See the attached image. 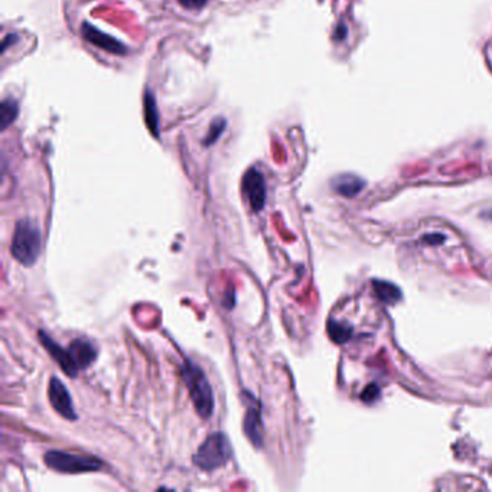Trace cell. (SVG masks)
Wrapping results in <instances>:
<instances>
[{"label":"cell","instance_id":"cell-8","mask_svg":"<svg viewBox=\"0 0 492 492\" xmlns=\"http://www.w3.org/2000/svg\"><path fill=\"white\" fill-rule=\"evenodd\" d=\"M39 340H41V344L42 347L51 354V357L56 360L61 370L70 375V377H77L78 375V368L74 365L73 360H71V355H70V351L68 348H63L60 347L56 341L51 340L49 335H46L43 331H39Z\"/></svg>","mask_w":492,"mask_h":492},{"label":"cell","instance_id":"cell-12","mask_svg":"<svg viewBox=\"0 0 492 492\" xmlns=\"http://www.w3.org/2000/svg\"><path fill=\"white\" fill-rule=\"evenodd\" d=\"M145 120L147 125L149 132H152V135L155 137L159 136L157 132V110H156V103H155V97L152 95V93H146L145 95Z\"/></svg>","mask_w":492,"mask_h":492},{"label":"cell","instance_id":"cell-5","mask_svg":"<svg viewBox=\"0 0 492 492\" xmlns=\"http://www.w3.org/2000/svg\"><path fill=\"white\" fill-rule=\"evenodd\" d=\"M48 397H49L51 406L60 416H63L67 420H75L77 419V413H75V409L73 404L71 394L68 393L67 387L64 386V382L61 380H58L57 377H52L49 380Z\"/></svg>","mask_w":492,"mask_h":492},{"label":"cell","instance_id":"cell-4","mask_svg":"<svg viewBox=\"0 0 492 492\" xmlns=\"http://www.w3.org/2000/svg\"><path fill=\"white\" fill-rule=\"evenodd\" d=\"M43 462L51 469L61 473H88L97 472L103 468V462L97 458L68 454L63 451H49L43 455Z\"/></svg>","mask_w":492,"mask_h":492},{"label":"cell","instance_id":"cell-18","mask_svg":"<svg viewBox=\"0 0 492 492\" xmlns=\"http://www.w3.org/2000/svg\"><path fill=\"white\" fill-rule=\"evenodd\" d=\"M378 393H380V390H378V387L377 386H370V387H367L365 390H364V393H362V400L364 402H372V400H375V397L378 396Z\"/></svg>","mask_w":492,"mask_h":492},{"label":"cell","instance_id":"cell-21","mask_svg":"<svg viewBox=\"0 0 492 492\" xmlns=\"http://www.w3.org/2000/svg\"><path fill=\"white\" fill-rule=\"evenodd\" d=\"M482 218H485V220L492 221V209H488V211L482 212Z\"/></svg>","mask_w":492,"mask_h":492},{"label":"cell","instance_id":"cell-19","mask_svg":"<svg viewBox=\"0 0 492 492\" xmlns=\"http://www.w3.org/2000/svg\"><path fill=\"white\" fill-rule=\"evenodd\" d=\"M18 38H16V35H8L6 38H5V41H4V45H2V48H4V51H6V48H8V45L12 42H15Z\"/></svg>","mask_w":492,"mask_h":492},{"label":"cell","instance_id":"cell-1","mask_svg":"<svg viewBox=\"0 0 492 492\" xmlns=\"http://www.w3.org/2000/svg\"><path fill=\"white\" fill-rule=\"evenodd\" d=\"M181 375L197 413L202 419L211 417L214 410V394L205 372L191 360H185L181 365Z\"/></svg>","mask_w":492,"mask_h":492},{"label":"cell","instance_id":"cell-7","mask_svg":"<svg viewBox=\"0 0 492 492\" xmlns=\"http://www.w3.org/2000/svg\"><path fill=\"white\" fill-rule=\"evenodd\" d=\"M81 32H83V36L85 41L98 46L100 49L112 52V53H115V56H125L126 53V46L122 42H119L117 39H115L112 36H108L107 33L101 32L100 29H97L95 26H93L87 22L81 26Z\"/></svg>","mask_w":492,"mask_h":492},{"label":"cell","instance_id":"cell-11","mask_svg":"<svg viewBox=\"0 0 492 492\" xmlns=\"http://www.w3.org/2000/svg\"><path fill=\"white\" fill-rule=\"evenodd\" d=\"M364 187H365V182L361 178L351 175V174L340 175L333 181L334 191L341 194L342 197H348V198L355 197Z\"/></svg>","mask_w":492,"mask_h":492},{"label":"cell","instance_id":"cell-6","mask_svg":"<svg viewBox=\"0 0 492 492\" xmlns=\"http://www.w3.org/2000/svg\"><path fill=\"white\" fill-rule=\"evenodd\" d=\"M241 188L251 209L254 212H260L264 208L266 198H267L266 182L261 172L257 171L256 168L248 169L243 178Z\"/></svg>","mask_w":492,"mask_h":492},{"label":"cell","instance_id":"cell-13","mask_svg":"<svg viewBox=\"0 0 492 492\" xmlns=\"http://www.w3.org/2000/svg\"><path fill=\"white\" fill-rule=\"evenodd\" d=\"M18 116V103L12 98H6L0 104V129L6 130Z\"/></svg>","mask_w":492,"mask_h":492},{"label":"cell","instance_id":"cell-10","mask_svg":"<svg viewBox=\"0 0 492 492\" xmlns=\"http://www.w3.org/2000/svg\"><path fill=\"white\" fill-rule=\"evenodd\" d=\"M68 351H70L71 360H73L74 365L78 368V371L87 370L90 365H93V362L97 358L95 347L85 340H74L70 344Z\"/></svg>","mask_w":492,"mask_h":492},{"label":"cell","instance_id":"cell-9","mask_svg":"<svg viewBox=\"0 0 492 492\" xmlns=\"http://www.w3.org/2000/svg\"><path fill=\"white\" fill-rule=\"evenodd\" d=\"M244 433L247 439L260 449L263 446V424H261V410L256 399H251V406L247 409L243 423Z\"/></svg>","mask_w":492,"mask_h":492},{"label":"cell","instance_id":"cell-14","mask_svg":"<svg viewBox=\"0 0 492 492\" xmlns=\"http://www.w3.org/2000/svg\"><path fill=\"white\" fill-rule=\"evenodd\" d=\"M374 289H375L378 298L389 305L396 303L402 298L400 289L392 283H387V282H381V281L374 282Z\"/></svg>","mask_w":492,"mask_h":492},{"label":"cell","instance_id":"cell-2","mask_svg":"<svg viewBox=\"0 0 492 492\" xmlns=\"http://www.w3.org/2000/svg\"><path fill=\"white\" fill-rule=\"evenodd\" d=\"M41 248L42 234L38 223L31 218H23V220L18 221L11 244L14 258L26 267L33 266L41 254Z\"/></svg>","mask_w":492,"mask_h":492},{"label":"cell","instance_id":"cell-16","mask_svg":"<svg viewBox=\"0 0 492 492\" xmlns=\"http://www.w3.org/2000/svg\"><path fill=\"white\" fill-rule=\"evenodd\" d=\"M226 126H227V122L224 119H221V117L215 119L211 123V126H209V132H208V135L204 139V145L209 146V145L215 143L218 139H220V136L224 133Z\"/></svg>","mask_w":492,"mask_h":492},{"label":"cell","instance_id":"cell-20","mask_svg":"<svg viewBox=\"0 0 492 492\" xmlns=\"http://www.w3.org/2000/svg\"><path fill=\"white\" fill-rule=\"evenodd\" d=\"M345 35H347V28H345L344 25H341V26L338 28V32H337V35H335V36H337L338 39H344V38H345Z\"/></svg>","mask_w":492,"mask_h":492},{"label":"cell","instance_id":"cell-15","mask_svg":"<svg viewBox=\"0 0 492 492\" xmlns=\"http://www.w3.org/2000/svg\"><path fill=\"white\" fill-rule=\"evenodd\" d=\"M328 333H330L331 340L337 344H344L351 338L350 328L337 320H330V323H328Z\"/></svg>","mask_w":492,"mask_h":492},{"label":"cell","instance_id":"cell-17","mask_svg":"<svg viewBox=\"0 0 492 492\" xmlns=\"http://www.w3.org/2000/svg\"><path fill=\"white\" fill-rule=\"evenodd\" d=\"M178 2L187 9H201L206 5L208 0H178Z\"/></svg>","mask_w":492,"mask_h":492},{"label":"cell","instance_id":"cell-3","mask_svg":"<svg viewBox=\"0 0 492 492\" xmlns=\"http://www.w3.org/2000/svg\"><path fill=\"white\" fill-rule=\"evenodd\" d=\"M233 451L229 437L224 433H212L202 442L197 454L194 455V465L204 472H212L220 469L231 459Z\"/></svg>","mask_w":492,"mask_h":492}]
</instances>
